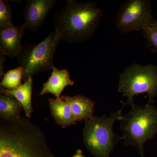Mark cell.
<instances>
[{"mask_svg":"<svg viewBox=\"0 0 157 157\" xmlns=\"http://www.w3.org/2000/svg\"><path fill=\"white\" fill-rule=\"evenodd\" d=\"M24 70L21 67L7 71L3 76L0 83L1 87L6 89H14L22 85V79Z\"/></svg>","mask_w":157,"mask_h":157,"instance_id":"obj_15","label":"cell"},{"mask_svg":"<svg viewBox=\"0 0 157 157\" xmlns=\"http://www.w3.org/2000/svg\"><path fill=\"white\" fill-rule=\"evenodd\" d=\"M102 16V10L95 2L67 0L63 9L54 16L55 31L61 41L82 43L94 36Z\"/></svg>","mask_w":157,"mask_h":157,"instance_id":"obj_2","label":"cell"},{"mask_svg":"<svg viewBox=\"0 0 157 157\" xmlns=\"http://www.w3.org/2000/svg\"><path fill=\"white\" fill-rule=\"evenodd\" d=\"M11 6L8 1H0V29H6L13 26Z\"/></svg>","mask_w":157,"mask_h":157,"instance_id":"obj_17","label":"cell"},{"mask_svg":"<svg viewBox=\"0 0 157 157\" xmlns=\"http://www.w3.org/2000/svg\"><path fill=\"white\" fill-rule=\"evenodd\" d=\"M26 29L24 24L0 29V52L10 58L16 57L22 49L21 41Z\"/></svg>","mask_w":157,"mask_h":157,"instance_id":"obj_9","label":"cell"},{"mask_svg":"<svg viewBox=\"0 0 157 157\" xmlns=\"http://www.w3.org/2000/svg\"><path fill=\"white\" fill-rule=\"evenodd\" d=\"M61 99L69 104L76 121L94 117L95 103L89 98L82 95L63 96Z\"/></svg>","mask_w":157,"mask_h":157,"instance_id":"obj_11","label":"cell"},{"mask_svg":"<svg viewBox=\"0 0 157 157\" xmlns=\"http://www.w3.org/2000/svg\"><path fill=\"white\" fill-rule=\"evenodd\" d=\"M6 56L0 52V78L2 79L5 75V64L6 61Z\"/></svg>","mask_w":157,"mask_h":157,"instance_id":"obj_18","label":"cell"},{"mask_svg":"<svg viewBox=\"0 0 157 157\" xmlns=\"http://www.w3.org/2000/svg\"><path fill=\"white\" fill-rule=\"evenodd\" d=\"M0 157H55L46 137L24 117L0 122Z\"/></svg>","mask_w":157,"mask_h":157,"instance_id":"obj_1","label":"cell"},{"mask_svg":"<svg viewBox=\"0 0 157 157\" xmlns=\"http://www.w3.org/2000/svg\"><path fill=\"white\" fill-rule=\"evenodd\" d=\"M144 37L153 53L157 52V21L154 19L142 29Z\"/></svg>","mask_w":157,"mask_h":157,"instance_id":"obj_16","label":"cell"},{"mask_svg":"<svg viewBox=\"0 0 157 157\" xmlns=\"http://www.w3.org/2000/svg\"><path fill=\"white\" fill-rule=\"evenodd\" d=\"M113 111L109 115L94 117L85 121L82 132L85 146L96 157H109L116 144L122 137L113 131V126L122 115L124 108Z\"/></svg>","mask_w":157,"mask_h":157,"instance_id":"obj_4","label":"cell"},{"mask_svg":"<svg viewBox=\"0 0 157 157\" xmlns=\"http://www.w3.org/2000/svg\"><path fill=\"white\" fill-rule=\"evenodd\" d=\"M21 106L13 97L2 94L0 96V116L1 119L15 121L21 117Z\"/></svg>","mask_w":157,"mask_h":157,"instance_id":"obj_14","label":"cell"},{"mask_svg":"<svg viewBox=\"0 0 157 157\" xmlns=\"http://www.w3.org/2000/svg\"><path fill=\"white\" fill-rule=\"evenodd\" d=\"M52 70L50 77L43 84L40 94L43 95L46 94H51L55 96L56 99H60L65 88L68 86H73L74 82L70 78L68 70H59L54 66Z\"/></svg>","mask_w":157,"mask_h":157,"instance_id":"obj_10","label":"cell"},{"mask_svg":"<svg viewBox=\"0 0 157 157\" xmlns=\"http://www.w3.org/2000/svg\"><path fill=\"white\" fill-rule=\"evenodd\" d=\"M72 157H86L82 153L81 150L78 149L76 151V153Z\"/></svg>","mask_w":157,"mask_h":157,"instance_id":"obj_19","label":"cell"},{"mask_svg":"<svg viewBox=\"0 0 157 157\" xmlns=\"http://www.w3.org/2000/svg\"><path fill=\"white\" fill-rule=\"evenodd\" d=\"M56 0H28L26 2L23 16L26 29L36 32L43 24Z\"/></svg>","mask_w":157,"mask_h":157,"instance_id":"obj_8","label":"cell"},{"mask_svg":"<svg viewBox=\"0 0 157 157\" xmlns=\"http://www.w3.org/2000/svg\"><path fill=\"white\" fill-rule=\"evenodd\" d=\"M148 0H128L117 11L116 28L125 33L142 30L153 20Z\"/></svg>","mask_w":157,"mask_h":157,"instance_id":"obj_7","label":"cell"},{"mask_svg":"<svg viewBox=\"0 0 157 157\" xmlns=\"http://www.w3.org/2000/svg\"><path fill=\"white\" fill-rule=\"evenodd\" d=\"M61 41L59 34L55 31L42 42L37 44L26 43L17 57L18 67L24 69L22 80L42 72L52 70L54 67V56Z\"/></svg>","mask_w":157,"mask_h":157,"instance_id":"obj_6","label":"cell"},{"mask_svg":"<svg viewBox=\"0 0 157 157\" xmlns=\"http://www.w3.org/2000/svg\"><path fill=\"white\" fill-rule=\"evenodd\" d=\"M118 90L127 98L123 107L132 106L135 96L147 94L148 104L154 102L157 96V66L133 63L127 67L119 76Z\"/></svg>","mask_w":157,"mask_h":157,"instance_id":"obj_5","label":"cell"},{"mask_svg":"<svg viewBox=\"0 0 157 157\" xmlns=\"http://www.w3.org/2000/svg\"><path fill=\"white\" fill-rule=\"evenodd\" d=\"M33 82V78L31 77L17 88L6 89L0 87L1 94L13 97L20 103L28 118L31 117L33 110L32 104Z\"/></svg>","mask_w":157,"mask_h":157,"instance_id":"obj_12","label":"cell"},{"mask_svg":"<svg viewBox=\"0 0 157 157\" xmlns=\"http://www.w3.org/2000/svg\"><path fill=\"white\" fill-rule=\"evenodd\" d=\"M126 115L119 121L123 132L122 140L127 145L135 147L144 157V145L157 134V109L147 104L140 106L134 104Z\"/></svg>","mask_w":157,"mask_h":157,"instance_id":"obj_3","label":"cell"},{"mask_svg":"<svg viewBox=\"0 0 157 157\" xmlns=\"http://www.w3.org/2000/svg\"><path fill=\"white\" fill-rule=\"evenodd\" d=\"M51 115L56 122L63 128L76 124L71 108L66 101L60 99H48Z\"/></svg>","mask_w":157,"mask_h":157,"instance_id":"obj_13","label":"cell"}]
</instances>
